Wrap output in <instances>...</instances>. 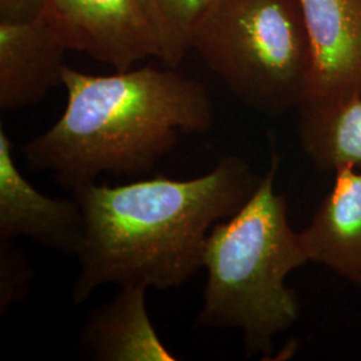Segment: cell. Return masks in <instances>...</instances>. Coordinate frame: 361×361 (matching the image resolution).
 <instances>
[{"label": "cell", "instance_id": "obj_1", "mask_svg": "<svg viewBox=\"0 0 361 361\" xmlns=\"http://www.w3.org/2000/svg\"><path fill=\"white\" fill-rule=\"evenodd\" d=\"M261 178L244 158L226 155L193 180L92 182L71 190L86 222L73 302L83 304L104 285L186 284L204 269L212 229L245 207Z\"/></svg>", "mask_w": 361, "mask_h": 361}, {"label": "cell", "instance_id": "obj_2", "mask_svg": "<svg viewBox=\"0 0 361 361\" xmlns=\"http://www.w3.org/2000/svg\"><path fill=\"white\" fill-rule=\"evenodd\" d=\"M62 86L63 114L22 153L70 192L102 174H147L180 135L207 133L214 121L205 85L174 67L91 75L66 66Z\"/></svg>", "mask_w": 361, "mask_h": 361}, {"label": "cell", "instance_id": "obj_3", "mask_svg": "<svg viewBox=\"0 0 361 361\" xmlns=\"http://www.w3.org/2000/svg\"><path fill=\"white\" fill-rule=\"evenodd\" d=\"M280 155L237 214L209 234L204 304L195 325L243 332L247 356H269L277 336L296 325L301 304L288 276L310 264L288 217L284 194L276 192Z\"/></svg>", "mask_w": 361, "mask_h": 361}, {"label": "cell", "instance_id": "obj_4", "mask_svg": "<svg viewBox=\"0 0 361 361\" xmlns=\"http://www.w3.org/2000/svg\"><path fill=\"white\" fill-rule=\"evenodd\" d=\"M190 49L258 113L281 116L305 97L310 44L298 0H207Z\"/></svg>", "mask_w": 361, "mask_h": 361}, {"label": "cell", "instance_id": "obj_5", "mask_svg": "<svg viewBox=\"0 0 361 361\" xmlns=\"http://www.w3.org/2000/svg\"><path fill=\"white\" fill-rule=\"evenodd\" d=\"M70 50L126 71L147 58L166 63L168 40L157 0H46Z\"/></svg>", "mask_w": 361, "mask_h": 361}, {"label": "cell", "instance_id": "obj_6", "mask_svg": "<svg viewBox=\"0 0 361 361\" xmlns=\"http://www.w3.org/2000/svg\"><path fill=\"white\" fill-rule=\"evenodd\" d=\"M308 31L310 73L300 107L361 98V0H298Z\"/></svg>", "mask_w": 361, "mask_h": 361}, {"label": "cell", "instance_id": "obj_7", "mask_svg": "<svg viewBox=\"0 0 361 361\" xmlns=\"http://www.w3.org/2000/svg\"><path fill=\"white\" fill-rule=\"evenodd\" d=\"M86 222L77 200L38 192L13 157V143L0 128V240L26 237L39 245L77 256Z\"/></svg>", "mask_w": 361, "mask_h": 361}, {"label": "cell", "instance_id": "obj_8", "mask_svg": "<svg viewBox=\"0 0 361 361\" xmlns=\"http://www.w3.org/2000/svg\"><path fill=\"white\" fill-rule=\"evenodd\" d=\"M67 50L65 37L44 13L23 20L0 19V109L34 106L62 86Z\"/></svg>", "mask_w": 361, "mask_h": 361}, {"label": "cell", "instance_id": "obj_9", "mask_svg": "<svg viewBox=\"0 0 361 361\" xmlns=\"http://www.w3.org/2000/svg\"><path fill=\"white\" fill-rule=\"evenodd\" d=\"M300 238L310 262L361 288V171L336 169L331 192Z\"/></svg>", "mask_w": 361, "mask_h": 361}, {"label": "cell", "instance_id": "obj_10", "mask_svg": "<svg viewBox=\"0 0 361 361\" xmlns=\"http://www.w3.org/2000/svg\"><path fill=\"white\" fill-rule=\"evenodd\" d=\"M142 285H123L110 301L91 310L80 344L99 361H176L150 320Z\"/></svg>", "mask_w": 361, "mask_h": 361}, {"label": "cell", "instance_id": "obj_11", "mask_svg": "<svg viewBox=\"0 0 361 361\" xmlns=\"http://www.w3.org/2000/svg\"><path fill=\"white\" fill-rule=\"evenodd\" d=\"M297 110L300 143L316 168L361 166V98Z\"/></svg>", "mask_w": 361, "mask_h": 361}, {"label": "cell", "instance_id": "obj_12", "mask_svg": "<svg viewBox=\"0 0 361 361\" xmlns=\"http://www.w3.org/2000/svg\"><path fill=\"white\" fill-rule=\"evenodd\" d=\"M165 22L168 67H177L190 51V31L207 0H157Z\"/></svg>", "mask_w": 361, "mask_h": 361}, {"label": "cell", "instance_id": "obj_13", "mask_svg": "<svg viewBox=\"0 0 361 361\" xmlns=\"http://www.w3.org/2000/svg\"><path fill=\"white\" fill-rule=\"evenodd\" d=\"M34 271L25 252L10 240H0V313L22 302L30 293Z\"/></svg>", "mask_w": 361, "mask_h": 361}, {"label": "cell", "instance_id": "obj_14", "mask_svg": "<svg viewBox=\"0 0 361 361\" xmlns=\"http://www.w3.org/2000/svg\"><path fill=\"white\" fill-rule=\"evenodd\" d=\"M46 0H0V19L23 20L43 13Z\"/></svg>", "mask_w": 361, "mask_h": 361}]
</instances>
